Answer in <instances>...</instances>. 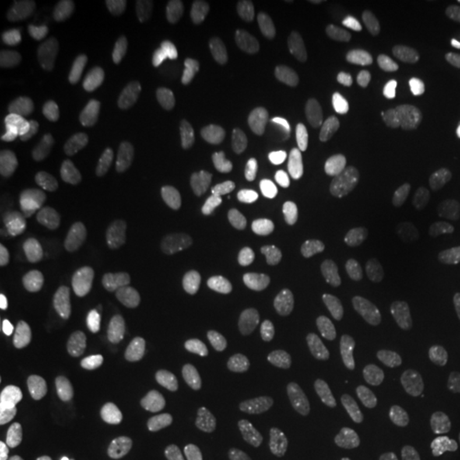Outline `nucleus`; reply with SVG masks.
<instances>
[{
    "label": "nucleus",
    "instance_id": "obj_1",
    "mask_svg": "<svg viewBox=\"0 0 460 460\" xmlns=\"http://www.w3.org/2000/svg\"><path fill=\"white\" fill-rule=\"evenodd\" d=\"M91 401L93 389L81 378L55 377L45 382L38 402L49 435H58L75 420H81Z\"/></svg>",
    "mask_w": 460,
    "mask_h": 460
},
{
    "label": "nucleus",
    "instance_id": "obj_2",
    "mask_svg": "<svg viewBox=\"0 0 460 460\" xmlns=\"http://www.w3.org/2000/svg\"><path fill=\"white\" fill-rule=\"evenodd\" d=\"M118 85L110 74H102L84 85L75 96V119L85 138L106 140L115 113Z\"/></svg>",
    "mask_w": 460,
    "mask_h": 460
},
{
    "label": "nucleus",
    "instance_id": "obj_3",
    "mask_svg": "<svg viewBox=\"0 0 460 460\" xmlns=\"http://www.w3.org/2000/svg\"><path fill=\"white\" fill-rule=\"evenodd\" d=\"M72 7L64 0L30 2L14 26L19 43H38L60 33L68 22Z\"/></svg>",
    "mask_w": 460,
    "mask_h": 460
},
{
    "label": "nucleus",
    "instance_id": "obj_4",
    "mask_svg": "<svg viewBox=\"0 0 460 460\" xmlns=\"http://www.w3.org/2000/svg\"><path fill=\"white\" fill-rule=\"evenodd\" d=\"M283 181L281 167L275 163L260 164L243 184L237 199L235 212L243 218H256L264 214L279 195V184Z\"/></svg>",
    "mask_w": 460,
    "mask_h": 460
},
{
    "label": "nucleus",
    "instance_id": "obj_5",
    "mask_svg": "<svg viewBox=\"0 0 460 460\" xmlns=\"http://www.w3.org/2000/svg\"><path fill=\"white\" fill-rule=\"evenodd\" d=\"M268 317V294L258 283H244L237 294L232 321V341L249 345L260 336Z\"/></svg>",
    "mask_w": 460,
    "mask_h": 460
},
{
    "label": "nucleus",
    "instance_id": "obj_6",
    "mask_svg": "<svg viewBox=\"0 0 460 460\" xmlns=\"http://www.w3.org/2000/svg\"><path fill=\"white\" fill-rule=\"evenodd\" d=\"M74 442L96 459L111 460L119 452L121 431L108 416L89 412L75 423Z\"/></svg>",
    "mask_w": 460,
    "mask_h": 460
},
{
    "label": "nucleus",
    "instance_id": "obj_7",
    "mask_svg": "<svg viewBox=\"0 0 460 460\" xmlns=\"http://www.w3.org/2000/svg\"><path fill=\"white\" fill-rule=\"evenodd\" d=\"M425 357V349L411 341L385 346L380 357V370L387 385L394 393L408 389L418 376Z\"/></svg>",
    "mask_w": 460,
    "mask_h": 460
},
{
    "label": "nucleus",
    "instance_id": "obj_8",
    "mask_svg": "<svg viewBox=\"0 0 460 460\" xmlns=\"http://www.w3.org/2000/svg\"><path fill=\"white\" fill-rule=\"evenodd\" d=\"M201 207L190 198H182L165 218L159 230V243L171 254H181L193 246L197 239Z\"/></svg>",
    "mask_w": 460,
    "mask_h": 460
},
{
    "label": "nucleus",
    "instance_id": "obj_9",
    "mask_svg": "<svg viewBox=\"0 0 460 460\" xmlns=\"http://www.w3.org/2000/svg\"><path fill=\"white\" fill-rule=\"evenodd\" d=\"M36 321L28 304L11 298L0 305V348L7 355L22 353L33 340Z\"/></svg>",
    "mask_w": 460,
    "mask_h": 460
},
{
    "label": "nucleus",
    "instance_id": "obj_10",
    "mask_svg": "<svg viewBox=\"0 0 460 460\" xmlns=\"http://www.w3.org/2000/svg\"><path fill=\"white\" fill-rule=\"evenodd\" d=\"M16 218L19 227L51 234L66 226L68 208L64 198L53 193H41L21 205Z\"/></svg>",
    "mask_w": 460,
    "mask_h": 460
},
{
    "label": "nucleus",
    "instance_id": "obj_11",
    "mask_svg": "<svg viewBox=\"0 0 460 460\" xmlns=\"http://www.w3.org/2000/svg\"><path fill=\"white\" fill-rule=\"evenodd\" d=\"M119 346L123 358L133 367L144 370H154L164 360L163 348L152 336L147 326L138 319H132L125 324Z\"/></svg>",
    "mask_w": 460,
    "mask_h": 460
},
{
    "label": "nucleus",
    "instance_id": "obj_12",
    "mask_svg": "<svg viewBox=\"0 0 460 460\" xmlns=\"http://www.w3.org/2000/svg\"><path fill=\"white\" fill-rule=\"evenodd\" d=\"M178 283L176 271L169 266H152L133 281L128 304L135 313H146L169 296Z\"/></svg>",
    "mask_w": 460,
    "mask_h": 460
},
{
    "label": "nucleus",
    "instance_id": "obj_13",
    "mask_svg": "<svg viewBox=\"0 0 460 460\" xmlns=\"http://www.w3.org/2000/svg\"><path fill=\"white\" fill-rule=\"evenodd\" d=\"M110 287V279L102 268H91L75 290L66 296L64 313L70 323H84L96 313Z\"/></svg>",
    "mask_w": 460,
    "mask_h": 460
},
{
    "label": "nucleus",
    "instance_id": "obj_14",
    "mask_svg": "<svg viewBox=\"0 0 460 460\" xmlns=\"http://www.w3.org/2000/svg\"><path fill=\"white\" fill-rule=\"evenodd\" d=\"M208 154H210V148L203 135L191 133L184 137L167 159V164H165L167 178L176 184L193 180L207 164Z\"/></svg>",
    "mask_w": 460,
    "mask_h": 460
},
{
    "label": "nucleus",
    "instance_id": "obj_15",
    "mask_svg": "<svg viewBox=\"0 0 460 460\" xmlns=\"http://www.w3.org/2000/svg\"><path fill=\"white\" fill-rule=\"evenodd\" d=\"M402 273L421 288H438L450 275V261L442 252L420 249L408 254L402 263Z\"/></svg>",
    "mask_w": 460,
    "mask_h": 460
},
{
    "label": "nucleus",
    "instance_id": "obj_16",
    "mask_svg": "<svg viewBox=\"0 0 460 460\" xmlns=\"http://www.w3.org/2000/svg\"><path fill=\"white\" fill-rule=\"evenodd\" d=\"M7 445L14 460H49L53 454L49 429L31 421H22L11 428Z\"/></svg>",
    "mask_w": 460,
    "mask_h": 460
},
{
    "label": "nucleus",
    "instance_id": "obj_17",
    "mask_svg": "<svg viewBox=\"0 0 460 460\" xmlns=\"http://www.w3.org/2000/svg\"><path fill=\"white\" fill-rule=\"evenodd\" d=\"M147 2L142 0H123L116 4L115 9L106 22V36L113 43H127L137 38L140 31L147 26Z\"/></svg>",
    "mask_w": 460,
    "mask_h": 460
},
{
    "label": "nucleus",
    "instance_id": "obj_18",
    "mask_svg": "<svg viewBox=\"0 0 460 460\" xmlns=\"http://www.w3.org/2000/svg\"><path fill=\"white\" fill-rule=\"evenodd\" d=\"M323 393L331 408L346 420H357L363 410V395L357 380L343 372H328L323 377Z\"/></svg>",
    "mask_w": 460,
    "mask_h": 460
},
{
    "label": "nucleus",
    "instance_id": "obj_19",
    "mask_svg": "<svg viewBox=\"0 0 460 460\" xmlns=\"http://www.w3.org/2000/svg\"><path fill=\"white\" fill-rule=\"evenodd\" d=\"M418 91L429 121L442 130H448L456 123V106L447 84L438 75L429 74L420 81Z\"/></svg>",
    "mask_w": 460,
    "mask_h": 460
},
{
    "label": "nucleus",
    "instance_id": "obj_20",
    "mask_svg": "<svg viewBox=\"0 0 460 460\" xmlns=\"http://www.w3.org/2000/svg\"><path fill=\"white\" fill-rule=\"evenodd\" d=\"M420 13L411 2L393 0L385 5L382 16V38L389 49H401L411 38L418 26Z\"/></svg>",
    "mask_w": 460,
    "mask_h": 460
},
{
    "label": "nucleus",
    "instance_id": "obj_21",
    "mask_svg": "<svg viewBox=\"0 0 460 460\" xmlns=\"http://www.w3.org/2000/svg\"><path fill=\"white\" fill-rule=\"evenodd\" d=\"M174 119H176V116L172 113V110H169V108H163V110L155 111L152 118L148 119L147 128H146L144 138H142L140 147L137 152L138 164L142 167L150 169V167L157 164V161L163 155L165 142H167L171 130L174 127Z\"/></svg>",
    "mask_w": 460,
    "mask_h": 460
},
{
    "label": "nucleus",
    "instance_id": "obj_22",
    "mask_svg": "<svg viewBox=\"0 0 460 460\" xmlns=\"http://www.w3.org/2000/svg\"><path fill=\"white\" fill-rule=\"evenodd\" d=\"M367 5L360 0L338 2L332 13V36L340 47H353L367 28Z\"/></svg>",
    "mask_w": 460,
    "mask_h": 460
},
{
    "label": "nucleus",
    "instance_id": "obj_23",
    "mask_svg": "<svg viewBox=\"0 0 460 460\" xmlns=\"http://www.w3.org/2000/svg\"><path fill=\"white\" fill-rule=\"evenodd\" d=\"M363 294L368 298L382 296L391 281L389 263L384 251L372 239H365L360 246Z\"/></svg>",
    "mask_w": 460,
    "mask_h": 460
},
{
    "label": "nucleus",
    "instance_id": "obj_24",
    "mask_svg": "<svg viewBox=\"0 0 460 460\" xmlns=\"http://www.w3.org/2000/svg\"><path fill=\"white\" fill-rule=\"evenodd\" d=\"M70 362L84 377L108 384L116 377V363L104 349L91 343H79L70 351Z\"/></svg>",
    "mask_w": 460,
    "mask_h": 460
},
{
    "label": "nucleus",
    "instance_id": "obj_25",
    "mask_svg": "<svg viewBox=\"0 0 460 460\" xmlns=\"http://www.w3.org/2000/svg\"><path fill=\"white\" fill-rule=\"evenodd\" d=\"M43 111L30 101H4L0 104V132L7 137L28 135L40 128Z\"/></svg>",
    "mask_w": 460,
    "mask_h": 460
},
{
    "label": "nucleus",
    "instance_id": "obj_26",
    "mask_svg": "<svg viewBox=\"0 0 460 460\" xmlns=\"http://www.w3.org/2000/svg\"><path fill=\"white\" fill-rule=\"evenodd\" d=\"M227 319V302L220 296H214L199 314L197 328L191 338L195 353H207L217 343Z\"/></svg>",
    "mask_w": 460,
    "mask_h": 460
},
{
    "label": "nucleus",
    "instance_id": "obj_27",
    "mask_svg": "<svg viewBox=\"0 0 460 460\" xmlns=\"http://www.w3.org/2000/svg\"><path fill=\"white\" fill-rule=\"evenodd\" d=\"M307 14V4L300 0H275L271 4V22L281 45H290L300 38Z\"/></svg>",
    "mask_w": 460,
    "mask_h": 460
},
{
    "label": "nucleus",
    "instance_id": "obj_28",
    "mask_svg": "<svg viewBox=\"0 0 460 460\" xmlns=\"http://www.w3.org/2000/svg\"><path fill=\"white\" fill-rule=\"evenodd\" d=\"M314 199L317 207L324 212L331 220H343L349 207L351 199L345 182L334 176H317L313 182Z\"/></svg>",
    "mask_w": 460,
    "mask_h": 460
},
{
    "label": "nucleus",
    "instance_id": "obj_29",
    "mask_svg": "<svg viewBox=\"0 0 460 460\" xmlns=\"http://www.w3.org/2000/svg\"><path fill=\"white\" fill-rule=\"evenodd\" d=\"M368 130L370 138L363 154V165L367 169H377L389 155L391 148L394 147L399 138V127L389 118L374 116L368 123Z\"/></svg>",
    "mask_w": 460,
    "mask_h": 460
},
{
    "label": "nucleus",
    "instance_id": "obj_30",
    "mask_svg": "<svg viewBox=\"0 0 460 460\" xmlns=\"http://www.w3.org/2000/svg\"><path fill=\"white\" fill-rule=\"evenodd\" d=\"M9 246L11 249H21L33 254L40 266V273L47 271L57 263L60 254L58 243L49 239V234H43L40 230L26 229V227H19L13 232L9 239Z\"/></svg>",
    "mask_w": 460,
    "mask_h": 460
},
{
    "label": "nucleus",
    "instance_id": "obj_31",
    "mask_svg": "<svg viewBox=\"0 0 460 460\" xmlns=\"http://www.w3.org/2000/svg\"><path fill=\"white\" fill-rule=\"evenodd\" d=\"M256 83L251 72H241L230 85L229 96L224 106V115L230 128H237L252 108Z\"/></svg>",
    "mask_w": 460,
    "mask_h": 460
},
{
    "label": "nucleus",
    "instance_id": "obj_32",
    "mask_svg": "<svg viewBox=\"0 0 460 460\" xmlns=\"http://www.w3.org/2000/svg\"><path fill=\"white\" fill-rule=\"evenodd\" d=\"M429 336L444 346L460 345V323L450 315V307L442 302L435 305H428L425 311Z\"/></svg>",
    "mask_w": 460,
    "mask_h": 460
},
{
    "label": "nucleus",
    "instance_id": "obj_33",
    "mask_svg": "<svg viewBox=\"0 0 460 460\" xmlns=\"http://www.w3.org/2000/svg\"><path fill=\"white\" fill-rule=\"evenodd\" d=\"M85 229L89 230L91 235L99 243H115L119 234L115 208L108 201L93 203L85 212Z\"/></svg>",
    "mask_w": 460,
    "mask_h": 460
},
{
    "label": "nucleus",
    "instance_id": "obj_34",
    "mask_svg": "<svg viewBox=\"0 0 460 460\" xmlns=\"http://www.w3.org/2000/svg\"><path fill=\"white\" fill-rule=\"evenodd\" d=\"M5 84L21 93H30L43 83V68L36 58H21L4 68Z\"/></svg>",
    "mask_w": 460,
    "mask_h": 460
},
{
    "label": "nucleus",
    "instance_id": "obj_35",
    "mask_svg": "<svg viewBox=\"0 0 460 460\" xmlns=\"http://www.w3.org/2000/svg\"><path fill=\"white\" fill-rule=\"evenodd\" d=\"M444 395L433 391H423L412 399L408 411L404 412V427L411 431L421 429L428 423V420L444 408Z\"/></svg>",
    "mask_w": 460,
    "mask_h": 460
},
{
    "label": "nucleus",
    "instance_id": "obj_36",
    "mask_svg": "<svg viewBox=\"0 0 460 460\" xmlns=\"http://www.w3.org/2000/svg\"><path fill=\"white\" fill-rule=\"evenodd\" d=\"M254 4L251 0H214L212 9L218 24L229 31L246 28L252 16Z\"/></svg>",
    "mask_w": 460,
    "mask_h": 460
},
{
    "label": "nucleus",
    "instance_id": "obj_37",
    "mask_svg": "<svg viewBox=\"0 0 460 460\" xmlns=\"http://www.w3.org/2000/svg\"><path fill=\"white\" fill-rule=\"evenodd\" d=\"M98 66V57L91 49L84 51H57V66L70 81H83L93 74Z\"/></svg>",
    "mask_w": 460,
    "mask_h": 460
},
{
    "label": "nucleus",
    "instance_id": "obj_38",
    "mask_svg": "<svg viewBox=\"0 0 460 460\" xmlns=\"http://www.w3.org/2000/svg\"><path fill=\"white\" fill-rule=\"evenodd\" d=\"M321 96L332 106L334 113L341 119H351L357 113L355 99L351 96L349 89L338 81H329L323 85Z\"/></svg>",
    "mask_w": 460,
    "mask_h": 460
},
{
    "label": "nucleus",
    "instance_id": "obj_39",
    "mask_svg": "<svg viewBox=\"0 0 460 460\" xmlns=\"http://www.w3.org/2000/svg\"><path fill=\"white\" fill-rule=\"evenodd\" d=\"M11 256H13V264L9 270H5L2 273V279L9 281V283H26L28 279L33 277L36 271H40L38 261L33 254H30L28 251H21V249H11Z\"/></svg>",
    "mask_w": 460,
    "mask_h": 460
},
{
    "label": "nucleus",
    "instance_id": "obj_40",
    "mask_svg": "<svg viewBox=\"0 0 460 460\" xmlns=\"http://www.w3.org/2000/svg\"><path fill=\"white\" fill-rule=\"evenodd\" d=\"M423 385L427 391L433 393H444L448 389L460 385V362H452L445 367H438L431 372H428L423 378Z\"/></svg>",
    "mask_w": 460,
    "mask_h": 460
},
{
    "label": "nucleus",
    "instance_id": "obj_41",
    "mask_svg": "<svg viewBox=\"0 0 460 460\" xmlns=\"http://www.w3.org/2000/svg\"><path fill=\"white\" fill-rule=\"evenodd\" d=\"M58 246H60V254H58L57 263L53 264L47 271L40 273L41 279L47 281V283H53V281L62 279L66 271L77 261V246L74 243L60 241Z\"/></svg>",
    "mask_w": 460,
    "mask_h": 460
},
{
    "label": "nucleus",
    "instance_id": "obj_42",
    "mask_svg": "<svg viewBox=\"0 0 460 460\" xmlns=\"http://www.w3.org/2000/svg\"><path fill=\"white\" fill-rule=\"evenodd\" d=\"M334 116L336 113L328 101L323 96H317L309 102V106L305 110V130L313 135L321 132L323 127Z\"/></svg>",
    "mask_w": 460,
    "mask_h": 460
},
{
    "label": "nucleus",
    "instance_id": "obj_43",
    "mask_svg": "<svg viewBox=\"0 0 460 460\" xmlns=\"http://www.w3.org/2000/svg\"><path fill=\"white\" fill-rule=\"evenodd\" d=\"M254 448L246 440H230L220 447L214 460H252Z\"/></svg>",
    "mask_w": 460,
    "mask_h": 460
},
{
    "label": "nucleus",
    "instance_id": "obj_44",
    "mask_svg": "<svg viewBox=\"0 0 460 460\" xmlns=\"http://www.w3.org/2000/svg\"><path fill=\"white\" fill-rule=\"evenodd\" d=\"M138 460H172V456L164 444H152L142 452Z\"/></svg>",
    "mask_w": 460,
    "mask_h": 460
},
{
    "label": "nucleus",
    "instance_id": "obj_45",
    "mask_svg": "<svg viewBox=\"0 0 460 460\" xmlns=\"http://www.w3.org/2000/svg\"><path fill=\"white\" fill-rule=\"evenodd\" d=\"M456 437H457V440H459L460 445V420L459 423H457V427H456Z\"/></svg>",
    "mask_w": 460,
    "mask_h": 460
}]
</instances>
